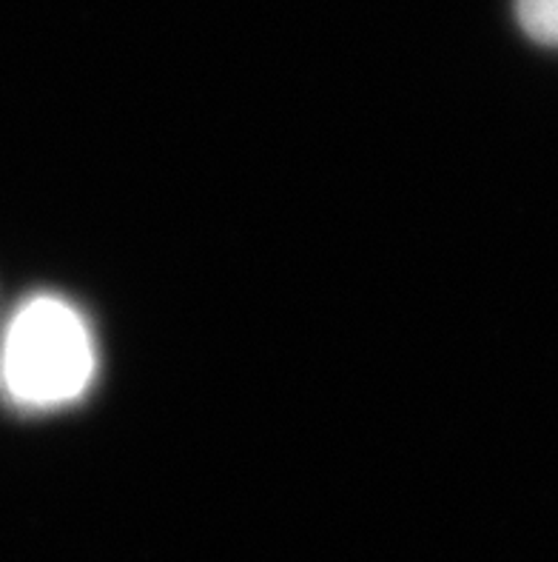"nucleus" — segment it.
Masks as SVG:
<instances>
[{
  "label": "nucleus",
  "mask_w": 558,
  "mask_h": 562,
  "mask_svg": "<svg viewBox=\"0 0 558 562\" xmlns=\"http://www.w3.org/2000/svg\"><path fill=\"white\" fill-rule=\"evenodd\" d=\"M516 14L533 41L558 46V0H516Z\"/></svg>",
  "instance_id": "2"
},
{
  "label": "nucleus",
  "mask_w": 558,
  "mask_h": 562,
  "mask_svg": "<svg viewBox=\"0 0 558 562\" xmlns=\"http://www.w3.org/2000/svg\"><path fill=\"white\" fill-rule=\"evenodd\" d=\"M98 371L83 314L57 294L23 300L0 340V392L18 408L49 412L78 403Z\"/></svg>",
  "instance_id": "1"
}]
</instances>
